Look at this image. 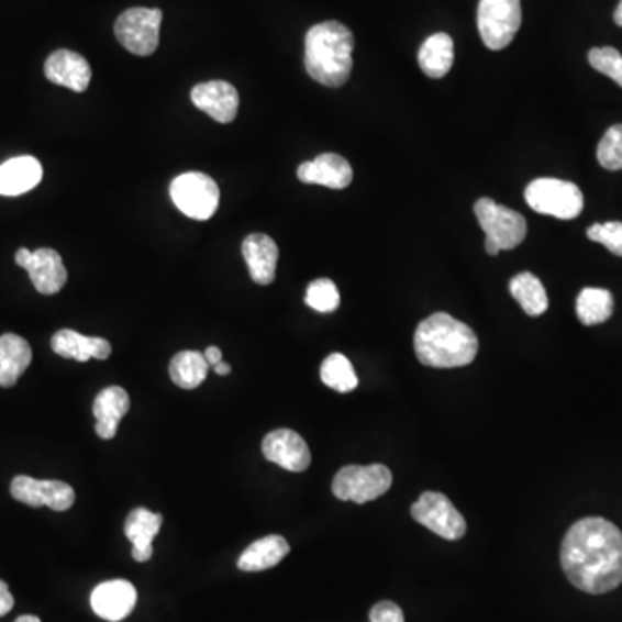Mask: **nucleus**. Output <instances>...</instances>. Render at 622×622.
<instances>
[{
	"label": "nucleus",
	"mask_w": 622,
	"mask_h": 622,
	"mask_svg": "<svg viewBox=\"0 0 622 622\" xmlns=\"http://www.w3.org/2000/svg\"><path fill=\"white\" fill-rule=\"evenodd\" d=\"M175 207L195 220H210L219 210L220 189L213 178L199 171L180 175L170 187Z\"/></svg>",
	"instance_id": "6e6552de"
},
{
	"label": "nucleus",
	"mask_w": 622,
	"mask_h": 622,
	"mask_svg": "<svg viewBox=\"0 0 622 622\" xmlns=\"http://www.w3.org/2000/svg\"><path fill=\"white\" fill-rule=\"evenodd\" d=\"M597 158L606 170H622V125L607 130L598 144Z\"/></svg>",
	"instance_id": "7c9ffc66"
},
{
	"label": "nucleus",
	"mask_w": 622,
	"mask_h": 622,
	"mask_svg": "<svg viewBox=\"0 0 622 622\" xmlns=\"http://www.w3.org/2000/svg\"><path fill=\"white\" fill-rule=\"evenodd\" d=\"M391 485V470L386 465H348L334 477L332 491L340 500L362 506L388 493Z\"/></svg>",
	"instance_id": "0eeeda50"
},
{
	"label": "nucleus",
	"mask_w": 622,
	"mask_h": 622,
	"mask_svg": "<svg viewBox=\"0 0 622 622\" xmlns=\"http://www.w3.org/2000/svg\"><path fill=\"white\" fill-rule=\"evenodd\" d=\"M289 543L282 536L270 534L247 546L238 557L237 567L244 573H259L277 566L289 554Z\"/></svg>",
	"instance_id": "b1692460"
},
{
	"label": "nucleus",
	"mask_w": 622,
	"mask_h": 622,
	"mask_svg": "<svg viewBox=\"0 0 622 622\" xmlns=\"http://www.w3.org/2000/svg\"><path fill=\"white\" fill-rule=\"evenodd\" d=\"M16 263L29 271L33 286L41 295H56L68 280L62 255L49 247H41L37 251L21 247L16 253Z\"/></svg>",
	"instance_id": "9b49d317"
},
{
	"label": "nucleus",
	"mask_w": 622,
	"mask_h": 622,
	"mask_svg": "<svg viewBox=\"0 0 622 622\" xmlns=\"http://www.w3.org/2000/svg\"><path fill=\"white\" fill-rule=\"evenodd\" d=\"M163 13L159 9L132 8L114 25L118 42L135 56H151L159 45Z\"/></svg>",
	"instance_id": "1a4fd4ad"
},
{
	"label": "nucleus",
	"mask_w": 622,
	"mask_h": 622,
	"mask_svg": "<svg viewBox=\"0 0 622 622\" xmlns=\"http://www.w3.org/2000/svg\"><path fill=\"white\" fill-rule=\"evenodd\" d=\"M298 178L303 184L341 190L353 182V168L340 154L325 153L316 156L313 162L299 165Z\"/></svg>",
	"instance_id": "f3484780"
},
{
	"label": "nucleus",
	"mask_w": 622,
	"mask_h": 622,
	"mask_svg": "<svg viewBox=\"0 0 622 622\" xmlns=\"http://www.w3.org/2000/svg\"><path fill=\"white\" fill-rule=\"evenodd\" d=\"M524 198L531 210L558 220H574L585 208L581 189L558 178H536L525 189Z\"/></svg>",
	"instance_id": "39448f33"
},
{
	"label": "nucleus",
	"mask_w": 622,
	"mask_h": 622,
	"mask_svg": "<svg viewBox=\"0 0 622 622\" xmlns=\"http://www.w3.org/2000/svg\"><path fill=\"white\" fill-rule=\"evenodd\" d=\"M262 449L268 462H274L291 473H303L311 464L307 441L291 429L271 431L263 440Z\"/></svg>",
	"instance_id": "ddd939ff"
},
{
	"label": "nucleus",
	"mask_w": 622,
	"mask_h": 622,
	"mask_svg": "<svg viewBox=\"0 0 622 622\" xmlns=\"http://www.w3.org/2000/svg\"><path fill=\"white\" fill-rule=\"evenodd\" d=\"M522 23L521 0H479L477 29L486 47L501 51L512 44Z\"/></svg>",
	"instance_id": "423d86ee"
},
{
	"label": "nucleus",
	"mask_w": 622,
	"mask_h": 622,
	"mask_svg": "<svg viewBox=\"0 0 622 622\" xmlns=\"http://www.w3.org/2000/svg\"><path fill=\"white\" fill-rule=\"evenodd\" d=\"M32 364V348L29 341L18 334L0 336V386L13 388Z\"/></svg>",
	"instance_id": "5701e85b"
},
{
	"label": "nucleus",
	"mask_w": 622,
	"mask_h": 622,
	"mask_svg": "<svg viewBox=\"0 0 622 622\" xmlns=\"http://www.w3.org/2000/svg\"><path fill=\"white\" fill-rule=\"evenodd\" d=\"M243 256L249 268L251 279L259 286L274 282L279 259V247L267 234H251L244 238Z\"/></svg>",
	"instance_id": "a211bd4d"
},
{
	"label": "nucleus",
	"mask_w": 622,
	"mask_h": 622,
	"mask_svg": "<svg viewBox=\"0 0 622 622\" xmlns=\"http://www.w3.org/2000/svg\"><path fill=\"white\" fill-rule=\"evenodd\" d=\"M14 500L29 507H49L56 512H65L75 503V489L63 481H41L29 476L14 477L11 482Z\"/></svg>",
	"instance_id": "f8f14e48"
},
{
	"label": "nucleus",
	"mask_w": 622,
	"mask_h": 622,
	"mask_svg": "<svg viewBox=\"0 0 622 622\" xmlns=\"http://www.w3.org/2000/svg\"><path fill=\"white\" fill-rule=\"evenodd\" d=\"M320 377L327 388L337 392H352L358 386V377L352 362L341 353H332L325 358L320 368Z\"/></svg>",
	"instance_id": "c85d7f7f"
},
{
	"label": "nucleus",
	"mask_w": 622,
	"mask_h": 622,
	"mask_svg": "<svg viewBox=\"0 0 622 622\" xmlns=\"http://www.w3.org/2000/svg\"><path fill=\"white\" fill-rule=\"evenodd\" d=\"M163 518L147 509L130 512L125 522V534L132 543V557L137 562H147L153 557V540L162 530Z\"/></svg>",
	"instance_id": "4be33fe9"
},
{
	"label": "nucleus",
	"mask_w": 622,
	"mask_h": 622,
	"mask_svg": "<svg viewBox=\"0 0 622 622\" xmlns=\"http://www.w3.org/2000/svg\"><path fill=\"white\" fill-rule=\"evenodd\" d=\"M355 37L337 21L311 26L304 41V66L308 75L322 86L343 87L353 69Z\"/></svg>",
	"instance_id": "7ed1b4c3"
},
{
	"label": "nucleus",
	"mask_w": 622,
	"mask_h": 622,
	"mask_svg": "<svg viewBox=\"0 0 622 622\" xmlns=\"http://www.w3.org/2000/svg\"><path fill=\"white\" fill-rule=\"evenodd\" d=\"M204 358H207L208 364L219 365L222 362V352L216 346H210V348L204 352Z\"/></svg>",
	"instance_id": "c9c22d12"
},
{
	"label": "nucleus",
	"mask_w": 622,
	"mask_h": 622,
	"mask_svg": "<svg viewBox=\"0 0 622 622\" xmlns=\"http://www.w3.org/2000/svg\"><path fill=\"white\" fill-rule=\"evenodd\" d=\"M231 370V365L225 364V362H220L219 365H214V373L219 374V376H229Z\"/></svg>",
	"instance_id": "e433bc0d"
},
{
	"label": "nucleus",
	"mask_w": 622,
	"mask_h": 622,
	"mask_svg": "<svg viewBox=\"0 0 622 622\" xmlns=\"http://www.w3.org/2000/svg\"><path fill=\"white\" fill-rule=\"evenodd\" d=\"M586 235L622 258V222L595 223L586 231Z\"/></svg>",
	"instance_id": "473e14b6"
},
{
	"label": "nucleus",
	"mask_w": 622,
	"mask_h": 622,
	"mask_svg": "<svg viewBox=\"0 0 622 622\" xmlns=\"http://www.w3.org/2000/svg\"><path fill=\"white\" fill-rule=\"evenodd\" d=\"M510 295L530 316H540L548 310V295L536 275L524 271L510 280Z\"/></svg>",
	"instance_id": "a878e982"
},
{
	"label": "nucleus",
	"mask_w": 622,
	"mask_h": 622,
	"mask_svg": "<svg viewBox=\"0 0 622 622\" xmlns=\"http://www.w3.org/2000/svg\"><path fill=\"white\" fill-rule=\"evenodd\" d=\"M45 77L56 86L66 87L74 92H86L92 78V69L86 57L74 51L62 49L47 57Z\"/></svg>",
	"instance_id": "dca6fc26"
},
{
	"label": "nucleus",
	"mask_w": 622,
	"mask_h": 622,
	"mask_svg": "<svg viewBox=\"0 0 622 622\" xmlns=\"http://www.w3.org/2000/svg\"><path fill=\"white\" fill-rule=\"evenodd\" d=\"M137 603V590L125 579L101 582L92 591L90 606L104 621L118 622L125 619Z\"/></svg>",
	"instance_id": "2eb2a0df"
},
{
	"label": "nucleus",
	"mask_w": 622,
	"mask_h": 622,
	"mask_svg": "<svg viewBox=\"0 0 622 622\" xmlns=\"http://www.w3.org/2000/svg\"><path fill=\"white\" fill-rule=\"evenodd\" d=\"M129 392L120 386H110L102 389L93 401V415H96V433L101 440H113L118 433V424L129 413Z\"/></svg>",
	"instance_id": "6ab92c4d"
},
{
	"label": "nucleus",
	"mask_w": 622,
	"mask_h": 622,
	"mask_svg": "<svg viewBox=\"0 0 622 622\" xmlns=\"http://www.w3.org/2000/svg\"><path fill=\"white\" fill-rule=\"evenodd\" d=\"M14 607V598L9 591L8 585L0 579V618L9 614Z\"/></svg>",
	"instance_id": "f704fd0d"
},
{
	"label": "nucleus",
	"mask_w": 622,
	"mask_h": 622,
	"mask_svg": "<svg viewBox=\"0 0 622 622\" xmlns=\"http://www.w3.org/2000/svg\"><path fill=\"white\" fill-rule=\"evenodd\" d=\"M304 301L319 313H332L340 308L341 296L331 279H316L308 286Z\"/></svg>",
	"instance_id": "c756f323"
},
{
	"label": "nucleus",
	"mask_w": 622,
	"mask_h": 622,
	"mask_svg": "<svg viewBox=\"0 0 622 622\" xmlns=\"http://www.w3.org/2000/svg\"><path fill=\"white\" fill-rule=\"evenodd\" d=\"M208 367L210 364L202 353L180 352L171 360L170 377L178 388L196 389L207 379Z\"/></svg>",
	"instance_id": "cd10ccee"
},
{
	"label": "nucleus",
	"mask_w": 622,
	"mask_h": 622,
	"mask_svg": "<svg viewBox=\"0 0 622 622\" xmlns=\"http://www.w3.org/2000/svg\"><path fill=\"white\" fill-rule=\"evenodd\" d=\"M588 62L591 68L597 69L598 74L607 75L622 87V54L614 47H595L588 54Z\"/></svg>",
	"instance_id": "2f4dec72"
},
{
	"label": "nucleus",
	"mask_w": 622,
	"mask_h": 622,
	"mask_svg": "<svg viewBox=\"0 0 622 622\" xmlns=\"http://www.w3.org/2000/svg\"><path fill=\"white\" fill-rule=\"evenodd\" d=\"M413 348L425 367L457 368L476 360L479 340L460 320L448 313H434L416 327Z\"/></svg>",
	"instance_id": "f03ea898"
},
{
	"label": "nucleus",
	"mask_w": 622,
	"mask_h": 622,
	"mask_svg": "<svg viewBox=\"0 0 622 622\" xmlns=\"http://www.w3.org/2000/svg\"><path fill=\"white\" fill-rule=\"evenodd\" d=\"M41 162L33 156H20L0 165V196H21L41 184Z\"/></svg>",
	"instance_id": "412c9836"
},
{
	"label": "nucleus",
	"mask_w": 622,
	"mask_h": 622,
	"mask_svg": "<svg viewBox=\"0 0 622 622\" xmlns=\"http://www.w3.org/2000/svg\"><path fill=\"white\" fill-rule=\"evenodd\" d=\"M576 313L582 325L603 324L614 313V296L600 287H585L576 301Z\"/></svg>",
	"instance_id": "bb28decb"
},
{
	"label": "nucleus",
	"mask_w": 622,
	"mask_h": 622,
	"mask_svg": "<svg viewBox=\"0 0 622 622\" xmlns=\"http://www.w3.org/2000/svg\"><path fill=\"white\" fill-rule=\"evenodd\" d=\"M14 622H42L41 619L37 618V615H21V618H18L16 621Z\"/></svg>",
	"instance_id": "58836bf2"
},
{
	"label": "nucleus",
	"mask_w": 622,
	"mask_h": 622,
	"mask_svg": "<svg viewBox=\"0 0 622 622\" xmlns=\"http://www.w3.org/2000/svg\"><path fill=\"white\" fill-rule=\"evenodd\" d=\"M614 21L615 25L622 26V0L619 2L618 8H615Z\"/></svg>",
	"instance_id": "4c0bfd02"
},
{
	"label": "nucleus",
	"mask_w": 622,
	"mask_h": 622,
	"mask_svg": "<svg viewBox=\"0 0 622 622\" xmlns=\"http://www.w3.org/2000/svg\"><path fill=\"white\" fill-rule=\"evenodd\" d=\"M455 59V47L448 33H434L419 51V65L433 80L446 77Z\"/></svg>",
	"instance_id": "393cba45"
},
{
	"label": "nucleus",
	"mask_w": 622,
	"mask_h": 622,
	"mask_svg": "<svg viewBox=\"0 0 622 622\" xmlns=\"http://www.w3.org/2000/svg\"><path fill=\"white\" fill-rule=\"evenodd\" d=\"M196 108L213 118L214 122L231 123L237 116L238 93L229 81L213 80L199 84L190 92Z\"/></svg>",
	"instance_id": "4468645a"
},
{
	"label": "nucleus",
	"mask_w": 622,
	"mask_h": 622,
	"mask_svg": "<svg viewBox=\"0 0 622 622\" xmlns=\"http://www.w3.org/2000/svg\"><path fill=\"white\" fill-rule=\"evenodd\" d=\"M562 569L578 590L603 595L622 582V533L602 518L570 525L560 548Z\"/></svg>",
	"instance_id": "f257e3e1"
},
{
	"label": "nucleus",
	"mask_w": 622,
	"mask_h": 622,
	"mask_svg": "<svg viewBox=\"0 0 622 622\" xmlns=\"http://www.w3.org/2000/svg\"><path fill=\"white\" fill-rule=\"evenodd\" d=\"M412 518L448 542H457L467 533L464 515L453 507L448 497L436 491H425L412 506Z\"/></svg>",
	"instance_id": "9d476101"
},
{
	"label": "nucleus",
	"mask_w": 622,
	"mask_h": 622,
	"mask_svg": "<svg viewBox=\"0 0 622 622\" xmlns=\"http://www.w3.org/2000/svg\"><path fill=\"white\" fill-rule=\"evenodd\" d=\"M477 222L486 234V253L497 256L500 251L515 249L527 235L524 216L493 199L482 198L474 204Z\"/></svg>",
	"instance_id": "20e7f679"
},
{
	"label": "nucleus",
	"mask_w": 622,
	"mask_h": 622,
	"mask_svg": "<svg viewBox=\"0 0 622 622\" xmlns=\"http://www.w3.org/2000/svg\"><path fill=\"white\" fill-rule=\"evenodd\" d=\"M370 622H404L403 612L395 602H379L370 610Z\"/></svg>",
	"instance_id": "72a5a7b5"
},
{
	"label": "nucleus",
	"mask_w": 622,
	"mask_h": 622,
	"mask_svg": "<svg viewBox=\"0 0 622 622\" xmlns=\"http://www.w3.org/2000/svg\"><path fill=\"white\" fill-rule=\"evenodd\" d=\"M51 346L56 355L63 358H74L77 362H89L90 358L105 360L113 352L110 341L102 340V337L81 336L80 332L71 331V329L56 332Z\"/></svg>",
	"instance_id": "aec40b11"
}]
</instances>
